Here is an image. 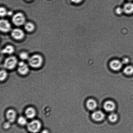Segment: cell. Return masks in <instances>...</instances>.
Returning <instances> with one entry per match:
<instances>
[{
	"instance_id": "cell-22",
	"label": "cell",
	"mask_w": 133,
	"mask_h": 133,
	"mask_svg": "<svg viewBox=\"0 0 133 133\" xmlns=\"http://www.w3.org/2000/svg\"><path fill=\"white\" fill-rule=\"evenodd\" d=\"M8 11L5 8L1 7L0 9V15L1 17H3L7 15Z\"/></svg>"
},
{
	"instance_id": "cell-13",
	"label": "cell",
	"mask_w": 133,
	"mask_h": 133,
	"mask_svg": "<svg viewBox=\"0 0 133 133\" xmlns=\"http://www.w3.org/2000/svg\"><path fill=\"white\" fill-rule=\"evenodd\" d=\"M36 111L33 108L29 107L26 109L25 114L27 118L31 119L34 118L36 115Z\"/></svg>"
},
{
	"instance_id": "cell-8",
	"label": "cell",
	"mask_w": 133,
	"mask_h": 133,
	"mask_svg": "<svg viewBox=\"0 0 133 133\" xmlns=\"http://www.w3.org/2000/svg\"><path fill=\"white\" fill-rule=\"evenodd\" d=\"M18 72L21 75H26L29 72V67L26 64L23 62H19L18 64Z\"/></svg>"
},
{
	"instance_id": "cell-5",
	"label": "cell",
	"mask_w": 133,
	"mask_h": 133,
	"mask_svg": "<svg viewBox=\"0 0 133 133\" xmlns=\"http://www.w3.org/2000/svg\"><path fill=\"white\" fill-rule=\"evenodd\" d=\"M11 36L15 40H20L24 37V33L20 29L15 28L11 31Z\"/></svg>"
},
{
	"instance_id": "cell-25",
	"label": "cell",
	"mask_w": 133,
	"mask_h": 133,
	"mask_svg": "<svg viewBox=\"0 0 133 133\" xmlns=\"http://www.w3.org/2000/svg\"><path fill=\"white\" fill-rule=\"evenodd\" d=\"M10 122H6V123H4V127L5 129H8L9 128V127L10 126Z\"/></svg>"
},
{
	"instance_id": "cell-10",
	"label": "cell",
	"mask_w": 133,
	"mask_h": 133,
	"mask_svg": "<svg viewBox=\"0 0 133 133\" xmlns=\"http://www.w3.org/2000/svg\"><path fill=\"white\" fill-rule=\"evenodd\" d=\"M116 105L114 102L111 100H108L104 104V109L106 111L111 112L114 111L115 109Z\"/></svg>"
},
{
	"instance_id": "cell-26",
	"label": "cell",
	"mask_w": 133,
	"mask_h": 133,
	"mask_svg": "<svg viewBox=\"0 0 133 133\" xmlns=\"http://www.w3.org/2000/svg\"><path fill=\"white\" fill-rule=\"evenodd\" d=\"M72 2L74 3L78 4L81 2L83 0H71Z\"/></svg>"
},
{
	"instance_id": "cell-2",
	"label": "cell",
	"mask_w": 133,
	"mask_h": 133,
	"mask_svg": "<svg viewBox=\"0 0 133 133\" xmlns=\"http://www.w3.org/2000/svg\"><path fill=\"white\" fill-rule=\"evenodd\" d=\"M41 122L37 120L32 121L29 123L27 125L28 131L32 133L38 132L41 129Z\"/></svg>"
},
{
	"instance_id": "cell-3",
	"label": "cell",
	"mask_w": 133,
	"mask_h": 133,
	"mask_svg": "<svg viewBox=\"0 0 133 133\" xmlns=\"http://www.w3.org/2000/svg\"><path fill=\"white\" fill-rule=\"evenodd\" d=\"M12 22L14 25L17 26H20L25 23V18L24 14L22 13L18 12L13 16Z\"/></svg>"
},
{
	"instance_id": "cell-16",
	"label": "cell",
	"mask_w": 133,
	"mask_h": 133,
	"mask_svg": "<svg viewBox=\"0 0 133 133\" xmlns=\"http://www.w3.org/2000/svg\"><path fill=\"white\" fill-rule=\"evenodd\" d=\"M25 29L28 32H32L35 29V26L33 23L31 22H27L24 24Z\"/></svg>"
},
{
	"instance_id": "cell-29",
	"label": "cell",
	"mask_w": 133,
	"mask_h": 133,
	"mask_svg": "<svg viewBox=\"0 0 133 133\" xmlns=\"http://www.w3.org/2000/svg\"><path fill=\"white\" fill-rule=\"evenodd\" d=\"M128 1H132V0H128Z\"/></svg>"
},
{
	"instance_id": "cell-23",
	"label": "cell",
	"mask_w": 133,
	"mask_h": 133,
	"mask_svg": "<svg viewBox=\"0 0 133 133\" xmlns=\"http://www.w3.org/2000/svg\"><path fill=\"white\" fill-rule=\"evenodd\" d=\"M116 12L118 15H120L122 14V13L124 12L123 8L121 7H118L117 8L116 10Z\"/></svg>"
},
{
	"instance_id": "cell-21",
	"label": "cell",
	"mask_w": 133,
	"mask_h": 133,
	"mask_svg": "<svg viewBox=\"0 0 133 133\" xmlns=\"http://www.w3.org/2000/svg\"><path fill=\"white\" fill-rule=\"evenodd\" d=\"M7 76L6 71L4 70H1L0 73V79L1 81H3L6 79Z\"/></svg>"
},
{
	"instance_id": "cell-19",
	"label": "cell",
	"mask_w": 133,
	"mask_h": 133,
	"mask_svg": "<svg viewBox=\"0 0 133 133\" xmlns=\"http://www.w3.org/2000/svg\"><path fill=\"white\" fill-rule=\"evenodd\" d=\"M18 122L21 125L24 126L27 124V121L24 117L21 116L18 118Z\"/></svg>"
},
{
	"instance_id": "cell-1",
	"label": "cell",
	"mask_w": 133,
	"mask_h": 133,
	"mask_svg": "<svg viewBox=\"0 0 133 133\" xmlns=\"http://www.w3.org/2000/svg\"><path fill=\"white\" fill-rule=\"evenodd\" d=\"M28 60L30 66L34 68L40 67L43 62L42 57L39 54H35L32 55L29 57Z\"/></svg>"
},
{
	"instance_id": "cell-18",
	"label": "cell",
	"mask_w": 133,
	"mask_h": 133,
	"mask_svg": "<svg viewBox=\"0 0 133 133\" xmlns=\"http://www.w3.org/2000/svg\"><path fill=\"white\" fill-rule=\"evenodd\" d=\"M108 119L110 122L114 123L116 122L118 119V116L117 114L114 113H111L108 117Z\"/></svg>"
},
{
	"instance_id": "cell-30",
	"label": "cell",
	"mask_w": 133,
	"mask_h": 133,
	"mask_svg": "<svg viewBox=\"0 0 133 133\" xmlns=\"http://www.w3.org/2000/svg\"><path fill=\"white\" fill-rule=\"evenodd\" d=\"M27 1H31V0H27Z\"/></svg>"
},
{
	"instance_id": "cell-11",
	"label": "cell",
	"mask_w": 133,
	"mask_h": 133,
	"mask_svg": "<svg viewBox=\"0 0 133 133\" xmlns=\"http://www.w3.org/2000/svg\"><path fill=\"white\" fill-rule=\"evenodd\" d=\"M16 113L13 109H9L6 112V118L10 122H14L16 118Z\"/></svg>"
},
{
	"instance_id": "cell-7",
	"label": "cell",
	"mask_w": 133,
	"mask_h": 133,
	"mask_svg": "<svg viewBox=\"0 0 133 133\" xmlns=\"http://www.w3.org/2000/svg\"><path fill=\"white\" fill-rule=\"evenodd\" d=\"M91 117L94 121L99 122L102 121L105 118V116L103 112L98 110L93 112Z\"/></svg>"
},
{
	"instance_id": "cell-27",
	"label": "cell",
	"mask_w": 133,
	"mask_h": 133,
	"mask_svg": "<svg viewBox=\"0 0 133 133\" xmlns=\"http://www.w3.org/2000/svg\"><path fill=\"white\" fill-rule=\"evenodd\" d=\"M12 12L11 11H8L7 15L9 16H10L12 15Z\"/></svg>"
},
{
	"instance_id": "cell-4",
	"label": "cell",
	"mask_w": 133,
	"mask_h": 133,
	"mask_svg": "<svg viewBox=\"0 0 133 133\" xmlns=\"http://www.w3.org/2000/svg\"><path fill=\"white\" fill-rule=\"evenodd\" d=\"M17 64V60L16 57L11 56L6 58L4 63V66L8 69L11 70L14 69Z\"/></svg>"
},
{
	"instance_id": "cell-6",
	"label": "cell",
	"mask_w": 133,
	"mask_h": 133,
	"mask_svg": "<svg viewBox=\"0 0 133 133\" xmlns=\"http://www.w3.org/2000/svg\"><path fill=\"white\" fill-rule=\"evenodd\" d=\"M0 29L2 32H9L11 29V26L8 21L5 19H1L0 21Z\"/></svg>"
},
{
	"instance_id": "cell-14",
	"label": "cell",
	"mask_w": 133,
	"mask_h": 133,
	"mask_svg": "<svg viewBox=\"0 0 133 133\" xmlns=\"http://www.w3.org/2000/svg\"><path fill=\"white\" fill-rule=\"evenodd\" d=\"M124 12L127 14H131L133 13V3L129 2L124 5L123 8Z\"/></svg>"
},
{
	"instance_id": "cell-24",
	"label": "cell",
	"mask_w": 133,
	"mask_h": 133,
	"mask_svg": "<svg viewBox=\"0 0 133 133\" xmlns=\"http://www.w3.org/2000/svg\"><path fill=\"white\" fill-rule=\"evenodd\" d=\"M129 62V60L128 58H124L122 61V63L123 64H127Z\"/></svg>"
},
{
	"instance_id": "cell-15",
	"label": "cell",
	"mask_w": 133,
	"mask_h": 133,
	"mask_svg": "<svg viewBox=\"0 0 133 133\" xmlns=\"http://www.w3.org/2000/svg\"><path fill=\"white\" fill-rule=\"evenodd\" d=\"M14 49L12 46L8 45L6 46L1 51L3 54H11L14 53Z\"/></svg>"
},
{
	"instance_id": "cell-28",
	"label": "cell",
	"mask_w": 133,
	"mask_h": 133,
	"mask_svg": "<svg viewBox=\"0 0 133 133\" xmlns=\"http://www.w3.org/2000/svg\"><path fill=\"white\" fill-rule=\"evenodd\" d=\"M41 133H49V131L47 130H44L41 131Z\"/></svg>"
},
{
	"instance_id": "cell-12",
	"label": "cell",
	"mask_w": 133,
	"mask_h": 133,
	"mask_svg": "<svg viewBox=\"0 0 133 133\" xmlns=\"http://www.w3.org/2000/svg\"><path fill=\"white\" fill-rule=\"evenodd\" d=\"M97 102L96 100L94 99H89L86 102V106L87 109L90 110H95L97 107Z\"/></svg>"
},
{
	"instance_id": "cell-20",
	"label": "cell",
	"mask_w": 133,
	"mask_h": 133,
	"mask_svg": "<svg viewBox=\"0 0 133 133\" xmlns=\"http://www.w3.org/2000/svg\"><path fill=\"white\" fill-rule=\"evenodd\" d=\"M19 57L21 59L23 60L28 59L29 58L28 53L25 52H23L20 53L19 54Z\"/></svg>"
},
{
	"instance_id": "cell-17",
	"label": "cell",
	"mask_w": 133,
	"mask_h": 133,
	"mask_svg": "<svg viewBox=\"0 0 133 133\" xmlns=\"http://www.w3.org/2000/svg\"><path fill=\"white\" fill-rule=\"evenodd\" d=\"M123 72L127 75H131L133 74V66H126L123 69Z\"/></svg>"
},
{
	"instance_id": "cell-9",
	"label": "cell",
	"mask_w": 133,
	"mask_h": 133,
	"mask_svg": "<svg viewBox=\"0 0 133 133\" xmlns=\"http://www.w3.org/2000/svg\"><path fill=\"white\" fill-rule=\"evenodd\" d=\"M123 65L122 62L118 60H113L110 62L109 66L112 70L118 71L121 69Z\"/></svg>"
}]
</instances>
